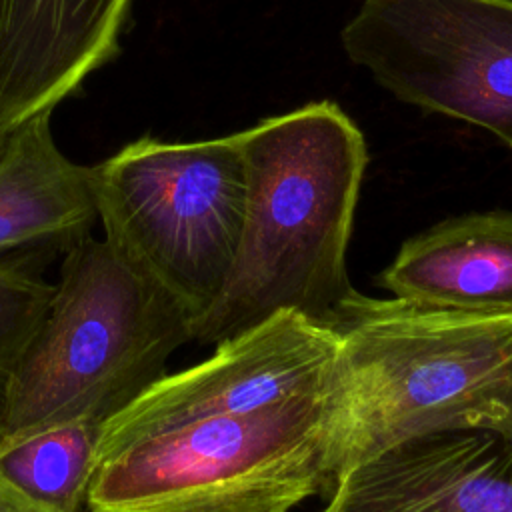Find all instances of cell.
I'll list each match as a JSON object with an SVG mask.
<instances>
[{"instance_id":"cell-1","label":"cell","mask_w":512,"mask_h":512,"mask_svg":"<svg viewBox=\"0 0 512 512\" xmlns=\"http://www.w3.org/2000/svg\"><path fill=\"white\" fill-rule=\"evenodd\" d=\"M246 210L228 280L192 324L216 346L282 312L330 326L354 292L346 272L364 132L332 100L308 102L246 128Z\"/></svg>"},{"instance_id":"cell-2","label":"cell","mask_w":512,"mask_h":512,"mask_svg":"<svg viewBox=\"0 0 512 512\" xmlns=\"http://www.w3.org/2000/svg\"><path fill=\"white\" fill-rule=\"evenodd\" d=\"M330 328L336 480L426 434L478 428L512 438V314L354 290Z\"/></svg>"},{"instance_id":"cell-3","label":"cell","mask_w":512,"mask_h":512,"mask_svg":"<svg viewBox=\"0 0 512 512\" xmlns=\"http://www.w3.org/2000/svg\"><path fill=\"white\" fill-rule=\"evenodd\" d=\"M190 310L104 236L62 252L38 326L0 388V446L78 418L104 422L192 342Z\"/></svg>"},{"instance_id":"cell-4","label":"cell","mask_w":512,"mask_h":512,"mask_svg":"<svg viewBox=\"0 0 512 512\" xmlns=\"http://www.w3.org/2000/svg\"><path fill=\"white\" fill-rule=\"evenodd\" d=\"M334 482L330 384L126 446L96 466L86 512H290Z\"/></svg>"},{"instance_id":"cell-5","label":"cell","mask_w":512,"mask_h":512,"mask_svg":"<svg viewBox=\"0 0 512 512\" xmlns=\"http://www.w3.org/2000/svg\"><path fill=\"white\" fill-rule=\"evenodd\" d=\"M92 188L102 236L194 320L208 310L242 236V134L194 142L140 136L92 166Z\"/></svg>"},{"instance_id":"cell-6","label":"cell","mask_w":512,"mask_h":512,"mask_svg":"<svg viewBox=\"0 0 512 512\" xmlns=\"http://www.w3.org/2000/svg\"><path fill=\"white\" fill-rule=\"evenodd\" d=\"M340 42L394 98L512 148V0H364Z\"/></svg>"},{"instance_id":"cell-7","label":"cell","mask_w":512,"mask_h":512,"mask_svg":"<svg viewBox=\"0 0 512 512\" xmlns=\"http://www.w3.org/2000/svg\"><path fill=\"white\" fill-rule=\"evenodd\" d=\"M336 352L338 338L330 326L298 312L276 314L218 342L206 360L164 374L106 418L100 424L96 466L138 440L190 420L256 412L326 390Z\"/></svg>"},{"instance_id":"cell-8","label":"cell","mask_w":512,"mask_h":512,"mask_svg":"<svg viewBox=\"0 0 512 512\" xmlns=\"http://www.w3.org/2000/svg\"><path fill=\"white\" fill-rule=\"evenodd\" d=\"M322 512H512V438L448 430L344 472Z\"/></svg>"},{"instance_id":"cell-9","label":"cell","mask_w":512,"mask_h":512,"mask_svg":"<svg viewBox=\"0 0 512 512\" xmlns=\"http://www.w3.org/2000/svg\"><path fill=\"white\" fill-rule=\"evenodd\" d=\"M134 0H0V132L54 112L120 50Z\"/></svg>"},{"instance_id":"cell-10","label":"cell","mask_w":512,"mask_h":512,"mask_svg":"<svg viewBox=\"0 0 512 512\" xmlns=\"http://www.w3.org/2000/svg\"><path fill=\"white\" fill-rule=\"evenodd\" d=\"M96 222L92 166L60 150L52 112L14 128L0 150V262L62 256Z\"/></svg>"},{"instance_id":"cell-11","label":"cell","mask_w":512,"mask_h":512,"mask_svg":"<svg viewBox=\"0 0 512 512\" xmlns=\"http://www.w3.org/2000/svg\"><path fill=\"white\" fill-rule=\"evenodd\" d=\"M378 284L418 304L512 314V210L472 212L420 232Z\"/></svg>"},{"instance_id":"cell-12","label":"cell","mask_w":512,"mask_h":512,"mask_svg":"<svg viewBox=\"0 0 512 512\" xmlns=\"http://www.w3.org/2000/svg\"><path fill=\"white\" fill-rule=\"evenodd\" d=\"M100 420L78 418L0 446V476L58 512H84Z\"/></svg>"},{"instance_id":"cell-13","label":"cell","mask_w":512,"mask_h":512,"mask_svg":"<svg viewBox=\"0 0 512 512\" xmlns=\"http://www.w3.org/2000/svg\"><path fill=\"white\" fill-rule=\"evenodd\" d=\"M36 262L32 258L0 262V388L54 290V282L36 270Z\"/></svg>"},{"instance_id":"cell-14","label":"cell","mask_w":512,"mask_h":512,"mask_svg":"<svg viewBox=\"0 0 512 512\" xmlns=\"http://www.w3.org/2000/svg\"><path fill=\"white\" fill-rule=\"evenodd\" d=\"M0 512H58L0 476Z\"/></svg>"},{"instance_id":"cell-15","label":"cell","mask_w":512,"mask_h":512,"mask_svg":"<svg viewBox=\"0 0 512 512\" xmlns=\"http://www.w3.org/2000/svg\"><path fill=\"white\" fill-rule=\"evenodd\" d=\"M8 134H10V132H0V150H2V146H4V142H6V138H8Z\"/></svg>"}]
</instances>
